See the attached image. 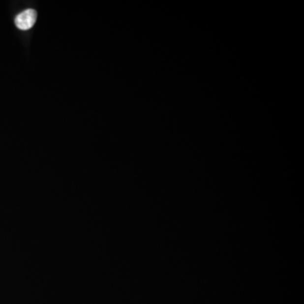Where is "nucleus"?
<instances>
[{"label": "nucleus", "instance_id": "nucleus-1", "mask_svg": "<svg viewBox=\"0 0 304 304\" xmlns=\"http://www.w3.org/2000/svg\"><path fill=\"white\" fill-rule=\"evenodd\" d=\"M36 12L34 9H26L16 15L15 19V26L20 30H27L30 29L36 23Z\"/></svg>", "mask_w": 304, "mask_h": 304}]
</instances>
